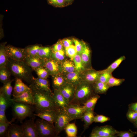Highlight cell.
<instances>
[{
	"label": "cell",
	"instance_id": "6da1fadb",
	"mask_svg": "<svg viewBox=\"0 0 137 137\" xmlns=\"http://www.w3.org/2000/svg\"><path fill=\"white\" fill-rule=\"evenodd\" d=\"M29 87L33 93V106L36 113L47 110H57L58 109L53 95L45 91L37 88L32 84H29Z\"/></svg>",
	"mask_w": 137,
	"mask_h": 137
},
{
	"label": "cell",
	"instance_id": "7a4b0ae2",
	"mask_svg": "<svg viewBox=\"0 0 137 137\" xmlns=\"http://www.w3.org/2000/svg\"><path fill=\"white\" fill-rule=\"evenodd\" d=\"M6 66L15 78L24 80L29 84H32L34 77L32 69L25 61H16L9 58Z\"/></svg>",
	"mask_w": 137,
	"mask_h": 137
},
{
	"label": "cell",
	"instance_id": "3957f363",
	"mask_svg": "<svg viewBox=\"0 0 137 137\" xmlns=\"http://www.w3.org/2000/svg\"><path fill=\"white\" fill-rule=\"evenodd\" d=\"M93 84L83 80L75 88L74 98L70 104L83 105L89 99L97 94Z\"/></svg>",
	"mask_w": 137,
	"mask_h": 137
},
{
	"label": "cell",
	"instance_id": "277c9868",
	"mask_svg": "<svg viewBox=\"0 0 137 137\" xmlns=\"http://www.w3.org/2000/svg\"><path fill=\"white\" fill-rule=\"evenodd\" d=\"M24 103L12 101V107L13 117L12 119L14 121L17 119L21 123L26 117H33V113L35 110L34 106Z\"/></svg>",
	"mask_w": 137,
	"mask_h": 137
},
{
	"label": "cell",
	"instance_id": "5b68a950",
	"mask_svg": "<svg viewBox=\"0 0 137 137\" xmlns=\"http://www.w3.org/2000/svg\"><path fill=\"white\" fill-rule=\"evenodd\" d=\"M35 123L39 137H53L58 136L53 124L42 119H37Z\"/></svg>",
	"mask_w": 137,
	"mask_h": 137
},
{
	"label": "cell",
	"instance_id": "8992f818",
	"mask_svg": "<svg viewBox=\"0 0 137 137\" xmlns=\"http://www.w3.org/2000/svg\"><path fill=\"white\" fill-rule=\"evenodd\" d=\"M73 120L66 113L64 109H58L54 122L55 128L58 135L65 129L66 125Z\"/></svg>",
	"mask_w": 137,
	"mask_h": 137
},
{
	"label": "cell",
	"instance_id": "52a82bcc",
	"mask_svg": "<svg viewBox=\"0 0 137 137\" xmlns=\"http://www.w3.org/2000/svg\"><path fill=\"white\" fill-rule=\"evenodd\" d=\"M64 110L73 120L80 119L86 111L83 105L75 104H70Z\"/></svg>",
	"mask_w": 137,
	"mask_h": 137
},
{
	"label": "cell",
	"instance_id": "ba28073f",
	"mask_svg": "<svg viewBox=\"0 0 137 137\" xmlns=\"http://www.w3.org/2000/svg\"><path fill=\"white\" fill-rule=\"evenodd\" d=\"M5 48L9 58L16 61H24L26 57L24 48L16 47L10 45L6 46Z\"/></svg>",
	"mask_w": 137,
	"mask_h": 137
},
{
	"label": "cell",
	"instance_id": "9c48e42d",
	"mask_svg": "<svg viewBox=\"0 0 137 137\" xmlns=\"http://www.w3.org/2000/svg\"><path fill=\"white\" fill-rule=\"evenodd\" d=\"M93 132L98 134L99 137H116L119 131L109 125L97 126L92 130Z\"/></svg>",
	"mask_w": 137,
	"mask_h": 137
},
{
	"label": "cell",
	"instance_id": "30bf717a",
	"mask_svg": "<svg viewBox=\"0 0 137 137\" xmlns=\"http://www.w3.org/2000/svg\"><path fill=\"white\" fill-rule=\"evenodd\" d=\"M24 137H39L35 123L33 119L25 121L22 125Z\"/></svg>",
	"mask_w": 137,
	"mask_h": 137
},
{
	"label": "cell",
	"instance_id": "8fae6325",
	"mask_svg": "<svg viewBox=\"0 0 137 137\" xmlns=\"http://www.w3.org/2000/svg\"><path fill=\"white\" fill-rule=\"evenodd\" d=\"M44 67L52 76L61 73V71L60 64L52 58L45 60Z\"/></svg>",
	"mask_w": 137,
	"mask_h": 137
},
{
	"label": "cell",
	"instance_id": "7c38bea8",
	"mask_svg": "<svg viewBox=\"0 0 137 137\" xmlns=\"http://www.w3.org/2000/svg\"><path fill=\"white\" fill-rule=\"evenodd\" d=\"M64 97L70 103L73 100L75 91V88L72 84L67 82L59 89Z\"/></svg>",
	"mask_w": 137,
	"mask_h": 137
},
{
	"label": "cell",
	"instance_id": "4fadbf2b",
	"mask_svg": "<svg viewBox=\"0 0 137 137\" xmlns=\"http://www.w3.org/2000/svg\"><path fill=\"white\" fill-rule=\"evenodd\" d=\"M31 84L33 85L37 88L45 91L52 95H53V93H52L50 89L49 82L47 79L33 77Z\"/></svg>",
	"mask_w": 137,
	"mask_h": 137
},
{
	"label": "cell",
	"instance_id": "5bb4252c",
	"mask_svg": "<svg viewBox=\"0 0 137 137\" xmlns=\"http://www.w3.org/2000/svg\"><path fill=\"white\" fill-rule=\"evenodd\" d=\"M53 97L58 109H64L70 104L68 101L62 94L59 89L54 90Z\"/></svg>",
	"mask_w": 137,
	"mask_h": 137
},
{
	"label": "cell",
	"instance_id": "9a60e30c",
	"mask_svg": "<svg viewBox=\"0 0 137 137\" xmlns=\"http://www.w3.org/2000/svg\"><path fill=\"white\" fill-rule=\"evenodd\" d=\"M14 101L25 103L34 105V98L31 89L26 91L21 94L12 98Z\"/></svg>",
	"mask_w": 137,
	"mask_h": 137
},
{
	"label": "cell",
	"instance_id": "2e32d148",
	"mask_svg": "<svg viewBox=\"0 0 137 137\" xmlns=\"http://www.w3.org/2000/svg\"><path fill=\"white\" fill-rule=\"evenodd\" d=\"M45 60L38 55L26 57L24 61L33 70L40 67H44Z\"/></svg>",
	"mask_w": 137,
	"mask_h": 137
},
{
	"label": "cell",
	"instance_id": "e0dca14e",
	"mask_svg": "<svg viewBox=\"0 0 137 137\" xmlns=\"http://www.w3.org/2000/svg\"><path fill=\"white\" fill-rule=\"evenodd\" d=\"M64 75L67 82L72 84L76 88L83 81L82 75L76 71Z\"/></svg>",
	"mask_w": 137,
	"mask_h": 137
},
{
	"label": "cell",
	"instance_id": "ac0fdd59",
	"mask_svg": "<svg viewBox=\"0 0 137 137\" xmlns=\"http://www.w3.org/2000/svg\"><path fill=\"white\" fill-rule=\"evenodd\" d=\"M31 90L29 87L23 82L22 80L18 78H15L12 95L13 97H16L26 91Z\"/></svg>",
	"mask_w": 137,
	"mask_h": 137
},
{
	"label": "cell",
	"instance_id": "d6986e66",
	"mask_svg": "<svg viewBox=\"0 0 137 137\" xmlns=\"http://www.w3.org/2000/svg\"><path fill=\"white\" fill-rule=\"evenodd\" d=\"M101 72L100 71H97L91 68L86 70L82 77L83 80L93 84L98 80Z\"/></svg>",
	"mask_w": 137,
	"mask_h": 137
},
{
	"label": "cell",
	"instance_id": "ffe728a7",
	"mask_svg": "<svg viewBox=\"0 0 137 137\" xmlns=\"http://www.w3.org/2000/svg\"><path fill=\"white\" fill-rule=\"evenodd\" d=\"M6 136L24 137L22 125L11 123L8 127Z\"/></svg>",
	"mask_w": 137,
	"mask_h": 137
},
{
	"label": "cell",
	"instance_id": "44dd1931",
	"mask_svg": "<svg viewBox=\"0 0 137 137\" xmlns=\"http://www.w3.org/2000/svg\"><path fill=\"white\" fill-rule=\"evenodd\" d=\"M13 79H10L3 83V86L0 89V93L2 94L5 97L12 103V101L11 96L13 90L11 83Z\"/></svg>",
	"mask_w": 137,
	"mask_h": 137
},
{
	"label": "cell",
	"instance_id": "7402d4cb",
	"mask_svg": "<svg viewBox=\"0 0 137 137\" xmlns=\"http://www.w3.org/2000/svg\"><path fill=\"white\" fill-rule=\"evenodd\" d=\"M57 110L45 111L34 114L35 116H38L54 124L56 114Z\"/></svg>",
	"mask_w": 137,
	"mask_h": 137
},
{
	"label": "cell",
	"instance_id": "603a6c76",
	"mask_svg": "<svg viewBox=\"0 0 137 137\" xmlns=\"http://www.w3.org/2000/svg\"><path fill=\"white\" fill-rule=\"evenodd\" d=\"M83 63L87 69L91 68V51L89 46L86 44L80 55Z\"/></svg>",
	"mask_w": 137,
	"mask_h": 137
},
{
	"label": "cell",
	"instance_id": "cb8c5ba5",
	"mask_svg": "<svg viewBox=\"0 0 137 137\" xmlns=\"http://www.w3.org/2000/svg\"><path fill=\"white\" fill-rule=\"evenodd\" d=\"M52 82L54 90L59 89L67 82L64 76L61 73L52 76Z\"/></svg>",
	"mask_w": 137,
	"mask_h": 137
},
{
	"label": "cell",
	"instance_id": "d4e9b609",
	"mask_svg": "<svg viewBox=\"0 0 137 137\" xmlns=\"http://www.w3.org/2000/svg\"><path fill=\"white\" fill-rule=\"evenodd\" d=\"M95 116L93 111H86L81 119L84 123V132L87 129L89 126L94 122V118Z\"/></svg>",
	"mask_w": 137,
	"mask_h": 137
},
{
	"label": "cell",
	"instance_id": "484cf974",
	"mask_svg": "<svg viewBox=\"0 0 137 137\" xmlns=\"http://www.w3.org/2000/svg\"><path fill=\"white\" fill-rule=\"evenodd\" d=\"M5 43L1 44L0 47V68L6 66L9 57L6 48Z\"/></svg>",
	"mask_w": 137,
	"mask_h": 137
},
{
	"label": "cell",
	"instance_id": "4316f807",
	"mask_svg": "<svg viewBox=\"0 0 137 137\" xmlns=\"http://www.w3.org/2000/svg\"><path fill=\"white\" fill-rule=\"evenodd\" d=\"M61 67V71L65 74L76 71L74 62L67 59H65L62 62Z\"/></svg>",
	"mask_w": 137,
	"mask_h": 137
},
{
	"label": "cell",
	"instance_id": "83f0119b",
	"mask_svg": "<svg viewBox=\"0 0 137 137\" xmlns=\"http://www.w3.org/2000/svg\"><path fill=\"white\" fill-rule=\"evenodd\" d=\"M100 96L97 94L87 100L83 104L86 111H93Z\"/></svg>",
	"mask_w": 137,
	"mask_h": 137
},
{
	"label": "cell",
	"instance_id": "f1b7e54d",
	"mask_svg": "<svg viewBox=\"0 0 137 137\" xmlns=\"http://www.w3.org/2000/svg\"><path fill=\"white\" fill-rule=\"evenodd\" d=\"M93 86L96 92L99 94L105 93L110 88L107 83L98 80L93 84Z\"/></svg>",
	"mask_w": 137,
	"mask_h": 137
},
{
	"label": "cell",
	"instance_id": "f546056e",
	"mask_svg": "<svg viewBox=\"0 0 137 137\" xmlns=\"http://www.w3.org/2000/svg\"><path fill=\"white\" fill-rule=\"evenodd\" d=\"M11 73L6 66L0 68V80L3 84L10 79Z\"/></svg>",
	"mask_w": 137,
	"mask_h": 137
},
{
	"label": "cell",
	"instance_id": "4dcf8cb0",
	"mask_svg": "<svg viewBox=\"0 0 137 137\" xmlns=\"http://www.w3.org/2000/svg\"><path fill=\"white\" fill-rule=\"evenodd\" d=\"M52 53L51 47L42 46L39 50L38 55L45 60L51 58Z\"/></svg>",
	"mask_w": 137,
	"mask_h": 137
},
{
	"label": "cell",
	"instance_id": "1f68e13d",
	"mask_svg": "<svg viewBox=\"0 0 137 137\" xmlns=\"http://www.w3.org/2000/svg\"><path fill=\"white\" fill-rule=\"evenodd\" d=\"M73 60L74 63L76 71L80 73L86 68L84 65L80 55L77 53L74 57Z\"/></svg>",
	"mask_w": 137,
	"mask_h": 137
},
{
	"label": "cell",
	"instance_id": "d6a6232c",
	"mask_svg": "<svg viewBox=\"0 0 137 137\" xmlns=\"http://www.w3.org/2000/svg\"><path fill=\"white\" fill-rule=\"evenodd\" d=\"M42 46L36 45L27 47L24 48L26 57L38 55L39 50Z\"/></svg>",
	"mask_w": 137,
	"mask_h": 137
},
{
	"label": "cell",
	"instance_id": "836d02e7",
	"mask_svg": "<svg viewBox=\"0 0 137 137\" xmlns=\"http://www.w3.org/2000/svg\"><path fill=\"white\" fill-rule=\"evenodd\" d=\"M64 130L68 137L77 136V129L74 123L68 124L65 127Z\"/></svg>",
	"mask_w": 137,
	"mask_h": 137
},
{
	"label": "cell",
	"instance_id": "e575fe53",
	"mask_svg": "<svg viewBox=\"0 0 137 137\" xmlns=\"http://www.w3.org/2000/svg\"><path fill=\"white\" fill-rule=\"evenodd\" d=\"M125 59L126 57L125 56H121L105 70L109 73H112V72L119 66L122 62Z\"/></svg>",
	"mask_w": 137,
	"mask_h": 137
},
{
	"label": "cell",
	"instance_id": "d590c367",
	"mask_svg": "<svg viewBox=\"0 0 137 137\" xmlns=\"http://www.w3.org/2000/svg\"><path fill=\"white\" fill-rule=\"evenodd\" d=\"M65 54V52L63 50L52 52L51 58L60 63H61L62 61L64 60Z\"/></svg>",
	"mask_w": 137,
	"mask_h": 137
},
{
	"label": "cell",
	"instance_id": "8d00e7d4",
	"mask_svg": "<svg viewBox=\"0 0 137 137\" xmlns=\"http://www.w3.org/2000/svg\"><path fill=\"white\" fill-rule=\"evenodd\" d=\"M112 76V73H109L104 69L101 71L98 80L107 83L109 78Z\"/></svg>",
	"mask_w": 137,
	"mask_h": 137
},
{
	"label": "cell",
	"instance_id": "74e56055",
	"mask_svg": "<svg viewBox=\"0 0 137 137\" xmlns=\"http://www.w3.org/2000/svg\"><path fill=\"white\" fill-rule=\"evenodd\" d=\"M33 70L35 71L38 77L40 78L47 79L49 75L47 70L43 67L35 68Z\"/></svg>",
	"mask_w": 137,
	"mask_h": 137
},
{
	"label": "cell",
	"instance_id": "f35d334b",
	"mask_svg": "<svg viewBox=\"0 0 137 137\" xmlns=\"http://www.w3.org/2000/svg\"><path fill=\"white\" fill-rule=\"evenodd\" d=\"M13 121L8 122H0V137L6 136L9 127Z\"/></svg>",
	"mask_w": 137,
	"mask_h": 137
},
{
	"label": "cell",
	"instance_id": "ab89813d",
	"mask_svg": "<svg viewBox=\"0 0 137 137\" xmlns=\"http://www.w3.org/2000/svg\"><path fill=\"white\" fill-rule=\"evenodd\" d=\"M12 103L9 101L1 93H0V110L5 111Z\"/></svg>",
	"mask_w": 137,
	"mask_h": 137
},
{
	"label": "cell",
	"instance_id": "60d3db41",
	"mask_svg": "<svg viewBox=\"0 0 137 137\" xmlns=\"http://www.w3.org/2000/svg\"><path fill=\"white\" fill-rule=\"evenodd\" d=\"M125 80L124 79L115 78L112 76L109 78L107 84L110 87L118 86L121 85Z\"/></svg>",
	"mask_w": 137,
	"mask_h": 137
},
{
	"label": "cell",
	"instance_id": "b9f144b4",
	"mask_svg": "<svg viewBox=\"0 0 137 137\" xmlns=\"http://www.w3.org/2000/svg\"><path fill=\"white\" fill-rule=\"evenodd\" d=\"M65 52L66 56L72 60L77 53L75 46L72 45L65 48Z\"/></svg>",
	"mask_w": 137,
	"mask_h": 137
},
{
	"label": "cell",
	"instance_id": "7bdbcfd3",
	"mask_svg": "<svg viewBox=\"0 0 137 137\" xmlns=\"http://www.w3.org/2000/svg\"><path fill=\"white\" fill-rule=\"evenodd\" d=\"M72 40L75 44V46L77 53L80 55L86 43L84 42L79 41L74 38H73Z\"/></svg>",
	"mask_w": 137,
	"mask_h": 137
},
{
	"label": "cell",
	"instance_id": "ee69618b",
	"mask_svg": "<svg viewBox=\"0 0 137 137\" xmlns=\"http://www.w3.org/2000/svg\"><path fill=\"white\" fill-rule=\"evenodd\" d=\"M126 116L128 119L133 123L137 119V111L129 109Z\"/></svg>",
	"mask_w": 137,
	"mask_h": 137
},
{
	"label": "cell",
	"instance_id": "f6af8a7d",
	"mask_svg": "<svg viewBox=\"0 0 137 137\" xmlns=\"http://www.w3.org/2000/svg\"><path fill=\"white\" fill-rule=\"evenodd\" d=\"M51 5L56 7H62L66 6L64 0H47Z\"/></svg>",
	"mask_w": 137,
	"mask_h": 137
},
{
	"label": "cell",
	"instance_id": "bcb514c9",
	"mask_svg": "<svg viewBox=\"0 0 137 137\" xmlns=\"http://www.w3.org/2000/svg\"><path fill=\"white\" fill-rule=\"evenodd\" d=\"M109 117L101 115H97L95 116L94 122L96 123H103L110 120Z\"/></svg>",
	"mask_w": 137,
	"mask_h": 137
},
{
	"label": "cell",
	"instance_id": "7dc6e473",
	"mask_svg": "<svg viewBox=\"0 0 137 137\" xmlns=\"http://www.w3.org/2000/svg\"><path fill=\"white\" fill-rule=\"evenodd\" d=\"M63 47L62 40H60L51 47L52 52H55L63 50Z\"/></svg>",
	"mask_w": 137,
	"mask_h": 137
},
{
	"label": "cell",
	"instance_id": "c3c4849f",
	"mask_svg": "<svg viewBox=\"0 0 137 137\" xmlns=\"http://www.w3.org/2000/svg\"><path fill=\"white\" fill-rule=\"evenodd\" d=\"M136 134V132L131 131H119L117 136L119 137H133Z\"/></svg>",
	"mask_w": 137,
	"mask_h": 137
},
{
	"label": "cell",
	"instance_id": "681fc988",
	"mask_svg": "<svg viewBox=\"0 0 137 137\" xmlns=\"http://www.w3.org/2000/svg\"><path fill=\"white\" fill-rule=\"evenodd\" d=\"M62 43L65 48L72 45L73 42L72 40L68 38H65L62 40Z\"/></svg>",
	"mask_w": 137,
	"mask_h": 137
},
{
	"label": "cell",
	"instance_id": "f907efd6",
	"mask_svg": "<svg viewBox=\"0 0 137 137\" xmlns=\"http://www.w3.org/2000/svg\"><path fill=\"white\" fill-rule=\"evenodd\" d=\"M8 120L5 114V111L0 110V122H8Z\"/></svg>",
	"mask_w": 137,
	"mask_h": 137
},
{
	"label": "cell",
	"instance_id": "816d5d0a",
	"mask_svg": "<svg viewBox=\"0 0 137 137\" xmlns=\"http://www.w3.org/2000/svg\"><path fill=\"white\" fill-rule=\"evenodd\" d=\"M129 109L137 111V102L132 103L129 105Z\"/></svg>",
	"mask_w": 137,
	"mask_h": 137
},
{
	"label": "cell",
	"instance_id": "f5cc1de1",
	"mask_svg": "<svg viewBox=\"0 0 137 137\" xmlns=\"http://www.w3.org/2000/svg\"><path fill=\"white\" fill-rule=\"evenodd\" d=\"M74 0H64L66 6L71 5Z\"/></svg>",
	"mask_w": 137,
	"mask_h": 137
},
{
	"label": "cell",
	"instance_id": "db71d44e",
	"mask_svg": "<svg viewBox=\"0 0 137 137\" xmlns=\"http://www.w3.org/2000/svg\"><path fill=\"white\" fill-rule=\"evenodd\" d=\"M90 137H99V136L95 133L92 132L90 134Z\"/></svg>",
	"mask_w": 137,
	"mask_h": 137
},
{
	"label": "cell",
	"instance_id": "11a10c76",
	"mask_svg": "<svg viewBox=\"0 0 137 137\" xmlns=\"http://www.w3.org/2000/svg\"><path fill=\"white\" fill-rule=\"evenodd\" d=\"M133 123L135 126V127L137 128V119L135 122H134Z\"/></svg>",
	"mask_w": 137,
	"mask_h": 137
},
{
	"label": "cell",
	"instance_id": "9f6ffc18",
	"mask_svg": "<svg viewBox=\"0 0 137 137\" xmlns=\"http://www.w3.org/2000/svg\"><path fill=\"white\" fill-rule=\"evenodd\" d=\"M136 134H137V131L136 132Z\"/></svg>",
	"mask_w": 137,
	"mask_h": 137
}]
</instances>
